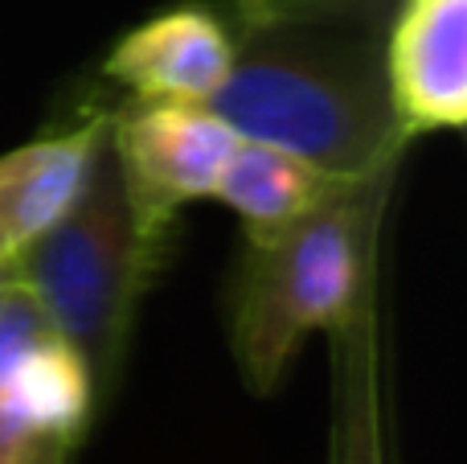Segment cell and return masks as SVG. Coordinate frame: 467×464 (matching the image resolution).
I'll use <instances>...</instances> for the list:
<instances>
[{"mask_svg": "<svg viewBox=\"0 0 467 464\" xmlns=\"http://www.w3.org/2000/svg\"><path fill=\"white\" fill-rule=\"evenodd\" d=\"M218 8L234 29V66L210 107L242 140L287 148L348 181L402 169L414 136L386 90V16L287 0Z\"/></svg>", "mask_w": 467, "mask_h": 464, "instance_id": "obj_1", "label": "cell"}, {"mask_svg": "<svg viewBox=\"0 0 467 464\" xmlns=\"http://www.w3.org/2000/svg\"><path fill=\"white\" fill-rule=\"evenodd\" d=\"M398 173L348 181L279 235L242 238L226 279V342L254 399H271L307 337L340 325L381 284V222Z\"/></svg>", "mask_w": 467, "mask_h": 464, "instance_id": "obj_2", "label": "cell"}, {"mask_svg": "<svg viewBox=\"0 0 467 464\" xmlns=\"http://www.w3.org/2000/svg\"><path fill=\"white\" fill-rule=\"evenodd\" d=\"M164 255L169 243L144 230L111 148L103 144L87 189L66 218L13 259V279L82 358L99 403L119 386L140 304L164 268Z\"/></svg>", "mask_w": 467, "mask_h": 464, "instance_id": "obj_3", "label": "cell"}, {"mask_svg": "<svg viewBox=\"0 0 467 464\" xmlns=\"http://www.w3.org/2000/svg\"><path fill=\"white\" fill-rule=\"evenodd\" d=\"M99 407L90 370L13 279L0 292V464H74Z\"/></svg>", "mask_w": 467, "mask_h": 464, "instance_id": "obj_4", "label": "cell"}, {"mask_svg": "<svg viewBox=\"0 0 467 464\" xmlns=\"http://www.w3.org/2000/svg\"><path fill=\"white\" fill-rule=\"evenodd\" d=\"M238 132L210 103H140L107 115V148L148 235L172 243L185 206L213 202Z\"/></svg>", "mask_w": 467, "mask_h": 464, "instance_id": "obj_5", "label": "cell"}, {"mask_svg": "<svg viewBox=\"0 0 467 464\" xmlns=\"http://www.w3.org/2000/svg\"><path fill=\"white\" fill-rule=\"evenodd\" d=\"M381 66L389 103L414 140L467 132V0H394Z\"/></svg>", "mask_w": 467, "mask_h": 464, "instance_id": "obj_6", "label": "cell"}, {"mask_svg": "<svg viewBox=\"0 0 467 464\" xmlns=\"http://www.w3.org/2000/svg\"><path fill=\"white\" fill-rule=\"evenodd\" d=\"M234 29L218 5H172L111 46L103 74L140 103H210L230 79Z\"/></svg>", "mask_w": 467, "mask_h": 464, "instance_id": "obj_7", "label": "cell"}, {"mask_svg": "<svg viewBox=\"0 0 467 464\" xmlns=\"http://www.w3.org/2000/svg\"><path fill=\"white\" fill-rule=\"evenodd\" d=\"M107 115L90 111L0 156V255L8 268L82 197L107 144Z\"/></svg>", "mask_w": 467, "mask_h": 464, "instance_id": "obj_8", "label": "cell"}, {"mask_svg": "<svg viewBox=\"0 0 467 464\" xmlns=\"http://www.w3.org/2000/svg\"><path fill=\"white\" fill-rule=\"evenodd\" d=\"M328 464H389L381 391V284L328 329Z\"/></svg>", "mask_w": 467, "mask_h": 464, "instance_id": "obj_9", "label": "cell"}, {"mask_svg": "<svg viewBox=\"0 0 467 464\" xmlns=\"http://www.w3.org/2000/svg\"><path fill=\"white\" fill-rule=\"evenodd\" d=\"M345 185L348 177L324 173L320 164L304 161L287 148L238 136L218 177V189H213V202H222L242 222V238H266L307 218L316 206H324Z\"/></svg>", "mask_w": 467, "mask_h": 464, "instance_id": "obj_10", "label": "cell"}, {"mask_svg": "<svg viewBox=\"0 0 467 464\" xmlns=\"http://www.w3.org/2000/svg\"><path fill=\"white\" fill-rule=\"evenodd\" d=\"M8 284H13V268H8V259L0 255V292H5Z\"/></svg>", "mask_w": 467, "mask_h": 464, "instance_id": "obj_11", "label": "cell"}, {"mask_svg": "<svg viewBox=\"0 0 467 464\" xmlns=\"http://www.w3.org/2000/svg\"><path fill=\"white\" fill-rule=\"evenodd\" d=\"M460 136H463V148H467V132H460Z\"/></svg>", "mask_w": 467, "mask_h": 464, "instance_id": "obj_12", "label": "cell"}]
</instances>
